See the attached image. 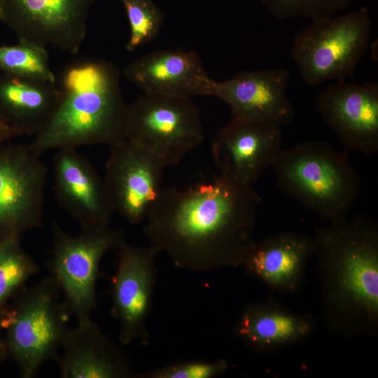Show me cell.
I'll use <instances>...</instances> for the list:
<instances>
[{"mask_svg": "<svg viewBox=\"0 0 378 378\" xmlns=\"http://www.w3.org/2000/svg\"><path fill=\"white\" fill-rule=\"evenodd\" d=\"M313 253L312 237L281 232L252 240L241 267L274 292L293 293L302 286Z\"/></svg>", "mask_w": 378, "mask_h": 378, "instance_id": "cell-17", "label": "cell"}, {"mask_svg": "<svg viewBox=\"0 0 378 378\" xmlns=\"http://www.w3.org/2000/svg\"><path fill=\"white\" fill-rule=\"evenodd\" d=\"M126 10L130 35L125 49L132 52L150 43L160 33L164 15L153 0H120Z\"/></svg>", "mask_w": 378, "mask_h": 378, "instance_id": "cell-24", "label": "cell"}, {"mask_svg": "<svg viewBox=\"0 0 378 378\" xmlns=\"http://www.w3.org/2000/svg\"><path fill=\"white\" fill-rule=\"evenodd\" d=\"M228 368L225 360L215 362L192 361L170 365L146 372L141 376L148 378H213Z\"/></svg>", "mask_w": 378, "mask_h": 378, "instance_id": "cell-26", "label": "cell"}, {"mask_svg": "<svg viewBox=\"0 0 378 378\" xmlns=\"http://www.w3.org/2000/svg\"><path fill=\"white\" fill-rule=\"evenodd\" d=\"M314 318L298 314L273 299L247 306L235 326V333L251 349L270 353L304 342L314 331Z\"/></svg>", "mask_w": 378, "mask_h": 378, "instance_id": "cell-20", "label": "cell"}, {"mask_svg": "<svg viewBox=\"0 0 378 378\" xmlns=\"http://www.w3.org/2000/svg\"><path fill=\"white\" fill-rule=\"evenodd\" d=\"M8 353L5 340H2L0 335V365L4 358L6 354Z\"/></svg>", "mask_w": 378, "mask_h": 378, "instance_id": "cell-28", "label": "cell"}, {"mask_svg": "<svg viewBox=\"0 0 378 378\" xmlns=\"http://www.w3.org/2000/svg\"><path fill=\"white\" fill-rule=\"evenodd\" d=\"M46 47L29 41L0 46L1 74L55 83Z\"/></svg>", "mask_w": 378, "mask_h": 378, "instance_id": "cell-23", "label": "cell"}, {"mask_svg": "<svg viewBox=\"0 0 378 378\" xmlns=\"http://www.w3.org/2000/svg\"><path fill=\"white\" fill-rule=\"evenodd\" d=\"M55 357L62 378H127L135 375L125 354L92 319L68 328Z\"/></svg>", "mask_w": 378, "mask_h": 378, "instance_id": "cell-19", "label": "cell"}, {"mask_svg": "<svg viewBox=\"0 0 378 378\" xmlns=\"http://www.w3.org/2000/svg\"><path fill=\"white\" fill-rule=\"evenodd\" d=\"M124 139L167 168L199 146L204 130L191 99L144 94L127 104Z\"/></svg>", "mask_w": 378, "mask_h": 378, "instance_id": "cell-7", "label": "cell"}, {"mask_svg": "<svg viewBox=\"0 0 378 378\" xmlns=\"http://www.w3.org/2000/svg\"><path fill=\"white\" fill-rule=\"evenodd\" d=\"M164 169L125 139L111 145L104 181L113 213L132 225L144 221L164 188Z\"/></svg>", "mask_w": 378, "mask_h": 378, "instance_id": "cell-11", "label": "cell"}, {"mask_svg": "<svg viewBox=\"0 0 378 378\" xmlns=\"http://www.w3.org/2000/svg\"><path fill=\"white\" fill-rule=\"evenodd\" d=\"M279 20L308 18L312 20L332 17L346 9L351 0H259Z\"/></svg>", "mask_w": 378, "mask_h": 378, "instance_id": "cell-25", "label": "cell"}, {"mask_svg": "<svg viewBox=\"0 0 378 378\" xmlns=\"http://www.w3.org/2000/svg\"><path fill=\"white\" fill-rule=\"evenodd\" d=\"M54 192L60 206L82 228L109 225L113 214L104 178L75 148L56 150L52 160Z\"/></svg>", "mask_w": 378, "mask_h": 378, "instance_id": "cell-16", "label": "cell"}, {"mask_svg": "<svg viewBox=\"0 0 378 378\" xmlns=\"http://www.w3.org/2000/svg\"><path fill=\"white\" fill-rule=\"evenodd\" d=\"M50 267L63 302L76 323L92 319L103 257L125 241L122 231L110 227L82 228L76 235L53 222Z\"/></svg>", "mask_w": 378, "mask_h": 378, "instance_id": "cell-8", "label": "cell"}, {"mask_svg": "<svg viewBox=\"0 0 378 378\" xmlns=\"http://www.w3.org/2000/svg\"><path fill=\"white\" fill-rule=\"evenodd\" d=\"M117 268L111 282L112 314L119 325V339L128 345L146 342V320L155 286L158 251L150 245L122 242L116 249Z\"/></svg>", "mask_w": 378, "mask_h": 378, "instance_id": "cell-13", "label": "cell"}, {"mask_svg": "<svg viewBox=\"0 0 378 378\" xmlns=\"http://www.w3.org/2000/svg\"><path fill=\"white\" fill-rule=\"evenodd\" d=\"M326 327L342 336L378 330V227L349 216L318 227L312 237Z\"/></svg>", "mask_w": 378, "mask_h": 378, "instance_id": "cell-2", "label": "cell"}, {"mask_svg": "<svg viewBox=\"0 0 378 378\" xmlns=\"http://www.w3.org/2000/svg\"><path fill=\"white\" fill-rule=\"evenodd\" d=\"M61 96L55 83L1 74L0 118L25 136H35L52 118Z\"/></svg>", "mask_w": 378, "mask_h": 378, "instance_id": "cell-21", "label": "cell"}, {"mask_svg": "<svg viewBox=\"0 0 378 378\" xmlns=\"http://www.w3.org/2000/svg\"><path fill=\"white\" fill-rule=\"evenodd\" d=\"M96 0H0L1 22L18 41L53 46L69 54L80 50L89 12Z\"/></svg>", "mask_w": 378, "mask_h": 378, "instance_id": "cell-10", "label": "cell"}, {"mask_svg": "<svg viewBox=\"0 0 378 378\" xmlns=\"http://www.w3.org/2000/svg\"><path fill=\"white\" fill-rule=\"evenodd\" d=\"M316 110L344 150L372 155L378 151V83L337 81L316 99Z\"/></svg>", "mask_w": 378, "mask_h": 378, "instance_id": "cell-12", "label": "cell"}, {"mask_svg": "<svg viewBox=\"0 0 378 378\" xmlns=\"http://www.w3.org/2000/svg\"><path fill=\"white\" fill-rule=\"evenodd\" d=\"M272 168L280 190L326 223L347 217L360 195L346 152L324 141L282 148Z\"/></svg>", "mask_w": 378, "mask_h": 378, "instance_id": "cell-4", "label": "cell"}, {"mask_svg": "<svg viewBox=\"0 0 378 378\" xmlns=\"http://www.w3.org/2000/svg\"><path fill=\"white\" fill-rule=\"evenodd\" d=\"M281 127L232 116L214 135L211 155L218 174L253 186L282 149Z\"/></svg>", "mask_w": 378, "mask_h": 378, "instance_id": "cell-14", "label": "cell"}, {"mask_svg": "<svg viewBox=\"0 0 378 378\" xmlns=\"http://www.w3.org/2000/svg\"><path fill=\"white\" fill-rule=\"evenodd\" d=\"M24 135L23 132L8 125L0 118V144Z\"/></svg>", "mask_w": 378, "mask_h": 378, "instance_id": "cell-27", "label": "cell"}, {"mask_svg": "<svg viewBox=\"0 0 378 378\" xmlns=\"http://www.w3.org/2000/svg\"><path fill=\"white\" fill-rule=\"evenodd\" d=\"M4 241V239H3V238H1L0 237V248H1V246H2V244H3Z\"/></svg>", "mask_w": 378, "mask_h": 378, "instance_id": "cell-29", "label": "cell"}, {"mask_svg": "<svg viewBox=\"0 0 378 378\" xmlns=\"http://www.w3.org/2000/svg\"><path fill=\"white\" fill-rule=\"evenodd\" d=\"M371 29L365 8L312 20L296 35L290 52L304 82L315 87L352 76L368 48Z\"/></svg>", "mask_w": 378, "mask_h": 378, "instance_id": "cell-6", "label": "cell"}, {"mask_svg": "<svg viewBox=\"0 0 378 378\" xmlns=\"http://www.w3.org/2000/svg\"><path fill=\"white\" fill-rule=\"evenodd\" d=\"M62 295L51 276L24 288L10 307L0 311L7 351L22 378L35 377L61 349L69 314Z\"/></svg>", "mask_w": 378, "mask_h": 378, "instance_id": "cell-5", "label": "cell"}, {"mask_svg": "<svg viewBox=\"0 0 378 378\" xmlns=\"http://www.w3.org/2000/svg\"><path fill=\"white\" fill-rule=\"evenodd\" d=\"M48 169L29 144L0 146V237L21 238L43 225Z\"/></svg>", "mask_w": 378, "mask_h": 378, "instance_id": "cell-9", "label": "cell"}, {"mask_svg": "<svg viewBox=\"0 0 378 378\" xmlns=\"http://www.w3.org/2000/svg\"><path fill=\"white\" fill-rule=\"evenodd\" d=\"M0 22H1V16H0Z\"/></svg>", "mask_w": 378, "mask_h": 378, "instance_id": "cell-30", "label": "cell"}, {"mask_svg": "<svg viewBox=\"0 0 378 378\" xmlns=\"http://www.w3.org/2000/svg\"><path fill=\"white\" fill-rule=\"evenodd\" d=\"M39 270L36 262L22 247L20 238L4 239L0 248V311Z\"/></svg>", "mask_w": 378, "mask_h": 378, "instance_id": "cell-22", "label": "cell"}, {"mask_svg": "<svg viewBox=\"0 0 378 378\" xmlns=\"http://www.w3.org/2000/svg\"><path fill=\"white\" fill-rule=\"evenodd\" d=\"M59 103L47 125L29 144L38 155L90 145L111 146L124 139L127 104L117 67L106 60L69 66L62 78Z\"/></svg>", "mask_w": 378, "mask_h": 378, "instance_id": "cell-3", "label": "cell"}, {"mask_svg": "<svg viewBox=\"0 0 378 378\" xmlns=\"http://www.w3.org/2000/svg\"><path fill=\"white\" fill-rule=\"evenodd\" d=\"M125 77L144 94L191 99L204 95L209 78L195 50H159L127 64Z\"/></svg>", "mask_w": 378, "mask_h": 378, "instance_id": "cell-18", "label": "cell"}, {"mask_svg": "<svg viewBox=\"0 0 378 378\" xmlns=\"http://www.w3.org/2000/svg\"><path fill=\"white\" fill-rule=\"evenodd\" d=\"M260 203L253 186L218 174L190 187L163 188L144 220V234L180 269L239 267Z\"/></svg>", "mask_w": 378, "mask_h": 378, "instance_id": "cell-1", "label": "cell"}, {"mask_svg": "<svg viewBox=\"0 0 378 378\" xmlns=\"http://www.w3.org/2000/svg\"><path fill=\"white\" fill-rule=\"evenodd\" d=\"M290 74L285 69L241 71L229 80H207L204 96L225 102L232 116L281 127L295 115L287 90Z\"/></svg>", "mask_w": 378, "mask_h": 378, "instance_id": "cell-15", "label": "cell"}]
</instances>
